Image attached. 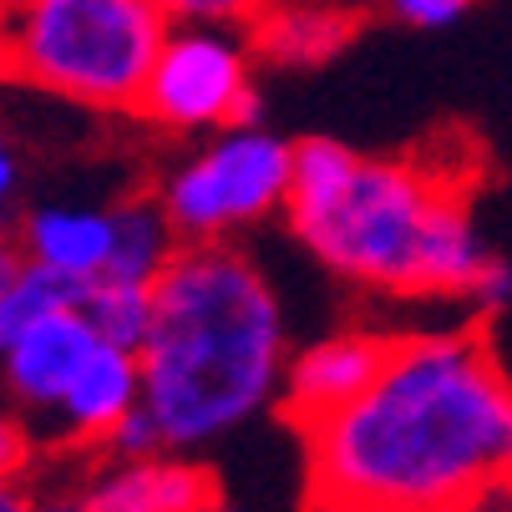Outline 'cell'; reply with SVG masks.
<instances>
[{"mask_svg":"<svg viewBox=\"0 0 512 512\" xmlns=\"http://www.w3.org/2000/svg\"><path fill=\"white\" fill-rule=\"evenodd\" d=\"M310 512H462L512 487V381L492 330L396 335L355 401L305 426Z\"/></svg>","mask_w":512,"mask_h":512,"instance_id":"obj_1","label":"cell"},{"mask_svg":"<svg viewBox=\"0 0 512 512\" xmlns=\"http://www.w3.org/2000/svg\"><path fill=\"white\" fill-rule=\"evenodd\" d=\"M284 213L330 274L406 300H472L497 259L472 224L467 173L365 158L335 137L295 148Z\"/></svg>","mask_w":512,"mask_h":512,"instance_id":"obj_2","label":"cell"},{"mask_svg":"<svg viewBox=\"0 0 512 512\" xmlns=\"http://www.w3.org/2000/svg\"><path fill=\"white\" fill-rule=\"evenodd\" d=\"M284 365V315L264 269L229 239L178 244L137 345L142 411L163 447L198 452L254 421L279 396Z\"/></svg>","mask_w":512,"mask_h":512,"instance_id":"obj_3","label":"cell"},{"mask_svg":"<svg viewBox=\"0 0 512 512\" xmlns=\"http://www.w3.org/2000/svg\"><path fill=\"white\" fill-rule=\"evenodd\" d=\"M168 26L158 0H0V82L137 117Z\"/></svg>","mask_w":512,"mask_h":512,"instance_id":"obj_4","label":"cell"},{"mask_svg":"<svg viewBox=\"0 0 512 512\" xmlns=\"http://www.w3.org/2000/svg\"><path fill=\"white\" fill-rule=\"evenodd\" d=\"M289 163H295L289 142H279L259 122H234L218 127L208 148L183 158L158 183V203L183 244H218L284 208Z\"/></svg>","mask_w":512,"mask_h":512,"instance_id":"obj_5","label":"cell"},{"mask_svg":"<svg viewBox=\"0 0 512 512\" xmlns=\"http://www.w3.org/2000/svg\"><path fill=\"white\" fill-rule=\"evenodd\" d=\"M249 56L254 46L244 26L173 21L142 82L137 117L163 132H218L234 122H259Z\"/></svg>","mask_w":512,"mask_h":512,"instance_id":"obj_6","label":"cell"},{"mask_svg":"<svg viewBox=\"0 0 512 512\" xmlns=\"http://www.w3.org/2000/svg\"><path fill=\"white\" fill-rule=\"evenodd\" d=\"M391 340L396 335L340 330V335H325L320 345L300 350L295 360L284 365V386H279L284 416L305 431V426L325 421L330 411H340L345 401H355L365 386L376 381L381 365H386Z\"/></svg>","mask_w":512,"mask_h":512,"instance_id":"obj_7","label":"cell"},{"mask_svg":"<svg viewBox=\"0 0 512 512\" xmlns=\"http://www.w3.org/2000/svg\"><path fill=\"white\" fill-rule=\"evenodd\" d=\"M97 340L102 335L87 325V315L77 305L51 310L36 325H26L6 350H0L11 401L31 416H51L56 401L66 396V386L77 381V371L87 365V355L97 350Z\"/></svg>","mask_w":512,"mask_h":512,"instance_id":"obj_8","label":"cell"},{"mask_svg":"<svg viewBox=\"0 0 512 512\" xmlns=\"http://www.w3.org/2000/svg\"><path fill=\"white\" fill-rule=\"evenodd\" d=\"M142 406V371H137V350L97 340V350L87 355V365L77 371V381L66 386V396L56 401V411L46 416L51 442L56 447H82V452H102V442L112 436V426Z\"/></svg>","mask_w":512,"mask_h":512,"instance_id":"obj_9","label":"cell"},{"mask_svg":"<svg viewBox=\"0 0 512 512\" xmlns=\"http://www.w3.org/2000/svg\"><path fill=\"white\" fill-rule=\"evenodd\" d=\"M107 512H198L218 482L208 467L188 462V452H153V457H107L87 472L82 487Z\"/></svg>","mask_w":512,"mask_h":512,"instance_id":"obj_10","label":"cell"},{"mask_svg":"<svg viewBox=\"0 0 512 512\" xmlns=\"http://www.w3.org/2000/svg\"><path fill=\"white\" fill-rule=\"evenodd\" d=\"M31 264H46L66 279H102L117 244L112 203H41L11 229Z\"/></svg>","mask_w":512,"mask_h":512,"instance_id":"obj_11","label":"cell"},{"mask_svg":"<svg viewBox=\"0 0 512 512\" xmlns=\"http://www.w3.org/2000/svg\"><path fill=\"white\" fill-rule=\"evenodd\" d=\"M360 31V11L330 0H269L249 26V46L279 66H320L340 56Z\"/></svg>","mask_w":512,"mask_h":512,"instance_id":"obj_12","label":"cell"},{"mask_svg":"<svg viewBox=\"0 0 512 512\" xmlns=\"http://www.w3.org/2000/svg\"><path fill=\"white\" fill-rule=\"evenodd\" d=\"M117 213V244H112V264L107 279H132V284H153L168 259L178 254V229L168 224V213L158 203V193H132L122 203H112Z\"/></svg>","mask_w":512,"mask_h":512,"instance_id":"obj_13","label":"cell"},{"mask_svg":"<svg viewBox=\"0 0 512 512\" xmlns=\"http://www.w3.org/2000/svg\"><path fill=\"white\" fill-rule=\"evenodd\" d=\"M77 310L87 315V325L102 340L137 350L142 335H148V320H153V284H132V279H107L102 274L82 289Z\"/></svg>","mask_w":512,"mask_h":512,"instance_id":"obj_14","label":"cell"},{"mask_svg":"<svg viewBox=\"0 0 512 512\" xmlns=\"http://www.w3.org/2000/svg\"><path fill=\"white\" fill-rule=\"evenodd\" d=\"M82 289H87L82 279H66V274L26 259L21 279L6 289V295H0V350H6L26 325H36L41 315L66 310V305H82Z\"/></svg>","mask_w":512,"mask_h":512,"instance_id":"obj_15","label":"cell"},{"mask_svg":"<svg viewBox=\"0 0 512 512\" xmlns=\"http://www.w3.org/2000/svg\"><path fill=\"white\" fill-rule=\"evenodd\" d=\"M168 21H208V26H254L269 0H158Z\"/></svg>","mask_w":512,"mask_h":512,"instance_id":"obj_16","label":"cell"},{"mask_svg":"<svg viewBox=\"0 0 512 512\" xmlns=\"http://www.w3.org/2000/svg\"><path fill=\"white\" fill-rule=\"evenodd\" d=\"M36 426L21 416L0 411V477L6 482H26V472L36 467Z\"/></svg>","mask_w":512,"mask_h":512,"instance_id":"obj_17","label":"cell"},{"mask_svg":"<svg viewBox=\"0 0 512 512\" xmlns=\"http://www.w3.org/2000/svg\"><path fill=\"white\" fill-rule=\"evenodd\" d=\"M467 6L472 0H391V16L416 31H442V26H457Z\"/></svg>","mask_w":512,"mask_h":512,"instance_id":"obj_18","label":"cell"},{"mask_svg":"<svg viewBox=\"0 0 512 512\" xmlns=\"http://www.w3.org/2000/svg\"><path fill=\"white\" fill-rule=\"evenodd\" d=\"M507 300H512V269H507L502 259H492V269L482 274V284H477L472 305H477V310H502Z\"/></svg>","mask_w":512,"mask_h":512,"instance_id":"obj_19","label":"cell"},{"mask_svg":"<svg viewBox=\"0 0 512 512\" xmlns=\"http://www.w3.org/2000/svg\"><path fill=\"white\" fill-rule=\"evenodd\" d=\"M21 269H26V254H21L16 234H6V239H0V295L21 279Z\"/></svg>","mask_w":512,"mask_h":512,"instance_id":"obj_20","label":"cell"},{"mask_svg":"<svg viewBox=\"0 0 512 512\" xmlns=\"http://www.w3.org/2000/svg\"><path fill=\"white\" fill-rule=\"evenodd\" d=\"M0 512H41V502H36V492L26 482H6V477H0Z\"/></svg>","mask_w":512,"mask_h":512,"instance_id":"obj_21","label":"cell"},{"mask_svg":"<svg viewBox=\"0 0 512 512\" xmlns=\"http://www.w3.org/2000/svg\"><path fill=\"white\" fill-rule=\"evenodd\" d=\"M16 188H21V163H16V153H11V142L0 137V198H16Z\"/></svg>","mask_w":512,"mask_h":512,"instance_id":"obj_22","label":"cell"},{"mask_svg":"<svg viewBox=\"0 0 512 512\" xmlns=\"http://www.w3.org/2000/svg\"><path fill=\"white\" fill-rule=\"evenodd\" d=\"M41 512H107L102 502H92L87 492H61L51 502H41Z\"/></svg>","mask_w":512,"mask_h":512,"instance_id":"obj_23","label":"cell"},{"mask_svg":"<svg viewBox=\"0 0 512 512\" xmlns=\"http://www.w3.org/2000/svg\"><path fill=\"white\" fill-rule=\"evenodd\" d=\"M198 512H239V507H234V502H224V497H218V492H213V497H208V502H203Z\"/></svg>","mask_w":512,"mask_h":512,"instance_id":"obj_24","label":"cell"},{"mask_svg":"<svg viewBox=\"0 0 512 512\" xmlns=\"http://www.w3.org/2000/svg\"><path fill=\"white\" fill-rule=\"evenodd\" d=\"M492 512H512V487H507V492H502V497L492 502Z\"/></svg>","mask_w":512,"mask_h":512,"instance_id":"obj_25","label":"cell"},{"mask_svg":"<svg viewBox=\"0 0 512 512\" xmlns=\"http://www.w3.org/2000/svg\"><path fill=\"white\" fill-rule=\"evenodd\" d=\"M11 234V218H6V198H0V239Z\"/></svg>","mask_w":512,"mask_h":512,"instance_id":"obj_26","label":"cell"},{"mask_svg":"<svg viewBox=\"0 0 512 512\" xmlns=\"http://www.w3.org/2000/svg\"><path fill=\"white\" fill-rule=\"evenodd\" d=\"M462 512H487V507H462Z\"/></svg>","mask_w":512,"mask_h":512,"instance_id":"obj_27","label":"cell"}]
</instances>
